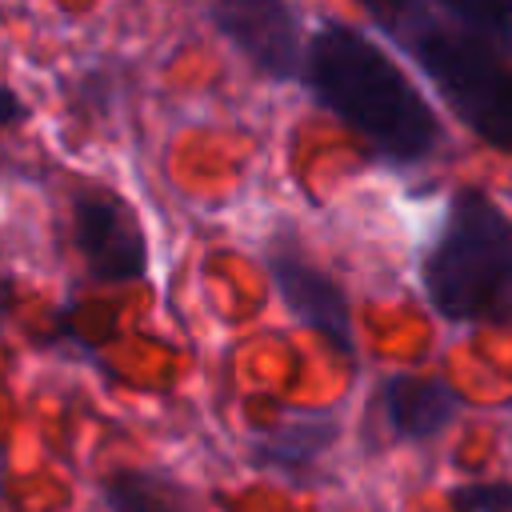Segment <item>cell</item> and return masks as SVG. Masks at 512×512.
I'll return each instance as SVG.
<instances>
[{"mask_svg":"<svg viewBox=\"0 0 512 512\" xmlns=\"http://www.w3.org/2000/svg\"><path fill=\"white\" fill-rule=\"evenodd\" d=\"M312 96L384 160L416 164L440 144V120L416 84L360 32L324 24L300 60Z\"/></svg>","mask_w":512,"mask_h":512,"instance_id":"cell-1","label":"cell"},{"mask_svg":"<svg viewBox=\"0 0 512 512\" xmlns=\"http://www.w3.org/2000/svg\"><path fill=\"white\" fill-rule=\"evenodd\" d=\"M376 20L424 68L460 124L512 152V52L452 24L424 0H372Z\"/></svg>","mask_w":512,"mask_h":512,"instance_id":"cell-2","label":"cell"},{"mask_svg":"<svg viewBox=\"0 0 512 512\" xmlns=\"http://www.w3.org/2000/svg\"><path fill=\"white\" fill-rule=\"evenodd\" d=\"M420 284L452 324L512 328V216L492 196L460 188L420 260Z\"/></svg>","mask_w":512,"mask_h":512,"instance_id":"cell-3","label":"cell"},{"mask_svg":"<svg viewBox=\"0 0 512 512\" xmlns=\"http://www.w3.org/2000/svg\"><path fill=\"white\" fill-rule=\"evenodd\" d=\"M76 248L104 284L140 280L148 268V244L132 208L108 192H84L76 200Z\"/></svg>","mask_w":512,"mask_h":512,"instance_id":"cell-4","label":"cell"},{"mask_svg":"<svg viewBox=\"0 0 512 512\" xmlns=\"http://www.w3.org/2000/svg\"><path fill=\"white\" fill-rule=\"evenodd\" d=\"M268 268H272V284L284 308L304 328H312L332 352L356 360V328H352V308H348L344 288L328 272L308 264L296 248H272Z\"/></svg>","mask_w":512,"mask_h":512,"instance_id":"cell-5","label":"cell"},{"mask_svg":"<svg viewBox=\"0 0 512 512\" xmlns=\"http://www.w3.org/2000/svg\"><path fill=\"white\" fill-rule=\"evenodd\" d=\"M212 20L272 80H288L300 72L304 48L296 16L284 0H216Z\"/></svg>","mask_w":512,"mask_h":512,"instance_id":"cell-6","label":"cell"},{"mask_svg":"<svg viewBox=\"0 0 512 512\" xmlns=\"http://www.w3.org/2000/svg\"><path fill=\"white\" fill-rule=\"evenodd\" d=\"M464 412V396L440 380L420 372H392L380 384V416L396 440H436Z\"/></svg>","mask_w":512,"mask_h":512,"instance_id":"cell-7","label":"cell"},{"mask_svg":"<svg viewBox=\"0 0 512 512\" xmlns=\"http://www.w3.org/2000/svg\"><path fill=\"white\" fill-rule=\"evenodd\" d=\"M340 436V420L328 408H312V412H292L284 420H276L268 432L256 436V460L280 476H308L312 464L332 448V440Z\"/></svg>","mask_w":512,"mask_h":512,"instance_id":"cell-8","label":"cell"},{"mask_svg":"<svg viewBox=\"0 0 512 512\" xmlns=\"http://www.w3.org/2000/svg\"><path fill=\"white\" fill-rule=\"evenodd\" d=\"M112 512H188V500L176 484L152 472H120L104 484Z\"/></svg>","mask_w":512,"mask_h":512,"instance_id":"cell-9","label":"cell"},{"mask_svg":"<svg viewBox=\"0 0 512 512\" xmlns=\"http://www.w3.org/2000/svg\"><path fill=\"white\" fill-rule=\"evenodd\" d=\"M452 24L492 40L496 48L512 52V0H424Z\"/></svg>","mask_w":512,"mask_h":512,"instance_id":"cell-10","label":"cell"},{"mask_svg":"<svg viewBox=\"0 0 512 512\" xmlns=\"http://www.w3.org/2000/svg\"><path fill=\"white\" fill-rule=\"evenodd\" d=\"M452 512H512V484L508 480H468L448 492Z\"/></svg>","mask_w":512,"mask_h":512,"instance_id":"cell-11","label":"cell"}]
</instances>
